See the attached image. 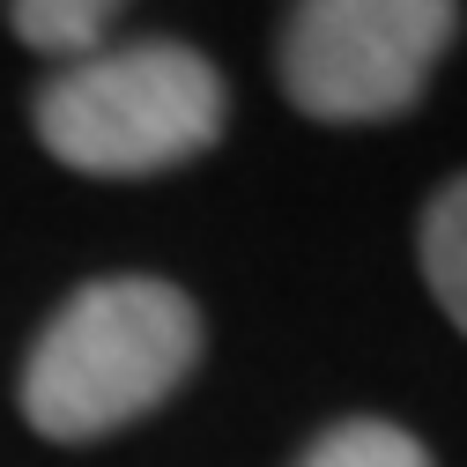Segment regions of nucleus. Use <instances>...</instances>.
Instances as JSON below:
<instances>
[{
  "mask_svg": "<svg viewBox=\"0 0 467 467\" xmlns=\"http://www.w3.org/2000/svg\"><path fill=\"white\" fill-rule=\"evenodd\" d=\"M201 312L163 275H97L23 357V423L52 445H97L163 408L201 364Z\"/></svg>",
  "mask_w": 467,
  "mask_h": 467,
  "instance_id": "f257e3e1",
  "label": "nucleus"
},
{
  "mask_svg": "<svg viewBox=\"0 0 467 467\" xmlns=\"http://www.w3.org/2000/svg\"><path fill=\"white\" fill-rule=\"evenodd\" d=\"M127 0H8V23L30 52L45 60H75V52H97L104 30L119 23Z\"/></svg>",
  "mask_w": 467,
  "mask_h": 467,
  "instance_id": "39448f33",
  "label": "nucleus"
},
{
  "mask_svg": "<svg viewBox=\"0 0 467 467\" xmlns=\"http://www.w3.org/2000/svg\"><path fill=\"white\" fill-rule=\"evenodd\" d=\"M460 37V0H289L282 89L305 119L371 127L416 111Z\"/></svg>",
  "mask_w": 467,
  "mask_h": 467,
  "instance_id": "7ed1b4c3",
  "label": "nucleus"
},
{
  "mask_svg": "<svg viewBox=\"0 0 467 467\" xmlns=\"http://www.w3.org/2000/svg\"><path fill=\"white\" fill-rule=\"evenodd\" d=\"M297 467H431V445H423L416 431H400V423L348 416V423L319 431Z\"/></svg>",
  "mask_w": 467,
  "mask_h": 467,
  "instance_id": "423d86ee",
  "label": "nucleus"
},
{
  "mask_svg": "<svg viewBox=\"0 0 467 467\" xmlns=\"http://www.w3.org/2000/svg\"><path fill=\"white\" fill-rule=\"evenodd\" d=\"M416 253H423V282H431L438 312L467 334V171H460L452 186H438V193H431Z\"/></svg>",
  "mask_w": 467,
  "mask_h": 467,
  "instance_id": "20e7f679",
  "label": "nucleus"
},
{
  "mask_svg": "<svg viewBox=\"0 0 467 467\" xmlns=\"http://www.w3.org/2000/svg\"><path fill=\"white\" fill-rule=\"evenodd\" d=\"M230 89L208 52L179 37H134L60 60L37 82L30 127L52 163L82 179H156L215 149Z\"/></svg>",
  "mask_w": 467,
  "mask_h": 467,
  "instance_id": "f03ea898",
  "label": "nucleus"
}]
</instances>
